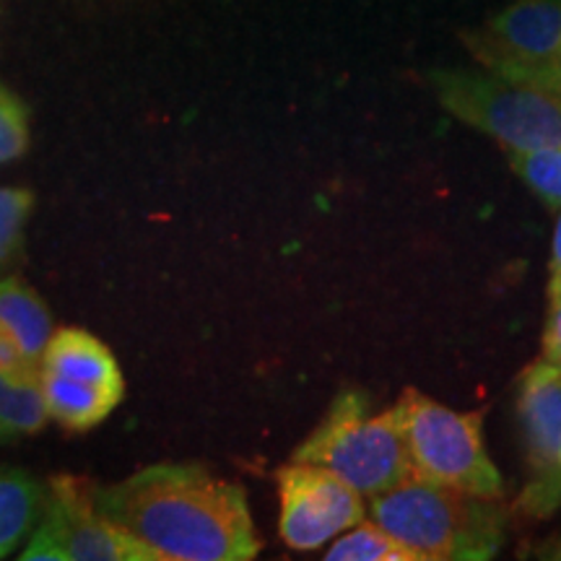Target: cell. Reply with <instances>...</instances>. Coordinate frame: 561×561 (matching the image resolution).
Segmentation results:
<instances>
[{
    "label": "cell",
    "instance_id": "6",
    "mask_svg": "<svg viewBox=\"0 0 561 561\" xmlns=\"http://www.w3.org/2000/svg\"><path fill=\"white\" fill-rule=\"evenodd\" d=\"M39 385L50 421L70 432L100 426L125 396L115 354L81 328H55L42 351Z\"/></svg>",
    "mask_w": 561,
    "mask_h": 561
},
{
    "label": "cell",
    "instance_id": "9",
    "mask_svg": "<svg viewBox=\"0 0 561 561\" xmlns=\"http://www.w3.org/2000/svg\"><path fill=\"white\" fill-rule=\"evenodd\" d=\"M528 481L515 510L533 520H546L561 510V371L549 362H536L517 385Z\"/></svg>",
    "mask_w": 561,
    "mask_h": 561
},
{
    "label": "cell",
    "instance_id": "4",
    "mask_svg": "<svg viewBox=\"0 0 561 561\" xmlns=\"http://www.w3.org/2000/svg\"><path fill=\"white\" fill-rule=\"evenodd\" d=\"M430 87L455 121L496 140L504 153L561 146V94L496 79L483 68H434Z\"/></svg>",
    "mask_w": 561,
    "mask_h": 561
},
{
    "label": "cell",
    "instance_id": "13",
    "mask_svg": "<svg viewBox=\"0 0 561 561\" xmlns=\"http://www.w3.org/2000/svg\"><path fill=\"white\" fill-rule=\"evenodd\" d=\"M50 421L37 375H11L0 369V442L30 437Z\"/></svg>",
    "mask_w": 561,
    "mask_h": 561
},
{
    "label": "cell",
    "instance_id": "1",
    "mask_svg": "<svg viewBox=\"0 0 561 561\" xmlns=\"http://www.w3.org/2000/svg\"><path fill=\"white\" fill-rule=\"evenodd\" d=\"M94 504L159 561H250L263 549L242 483L198 462H153L96 483Z\"/></svg>",
    "mask_w": 561,
    "mask_h": 561
},
{
    "label": "cell",
    "instance_id": "14",
    "mask_svg": "<svg viewBox=\"0 0 561 561\" xmlns=\"http://www.w3.org/2000/svg\"><path fill=\"white\" fill-rule=\"evenodd\" d=\"M328 561H421L416 551L398 541L392 533L375 523L371 517H362L341 536L333 538L328 551L322 553Z\"/></svg>",
    "mask_w": 561,
    "mask_h": 561
},
{
    "label": "cell",
    "instance_id": "19",
    "mask_svg": "<svg viewBox=\"0 0 561 561\" xmlns=\"http://www.w3.org/2000/svg\"><path fill=\"white\" fill-rule=\"evenodd\" d=\"M561 294V208L557 229H553V244H551V263H549V297Z\"/></svg>",
    "mask_w": 561,
    "mask_h": 561
},
{
    "label": "cell",
    "instance_id": "7",
    "mask_svg": "<svg viewBox=\"0 0 561 561\" xmlns=\"http://www.w3.org/2000/svg\"><path fill=\"white\" fill-rule=\"evenodd\" d=\"M45 502L30 533L24 561H159L151 549L117 528L94 504V481L58 473L47 479Z\"/></svg>",
    "mask_w": 561,
    "mask_h": 561
},
{
    "label": "cell",
    "instance_id": "17",
    "mask_svg": "<svg viewBox=\"0 0 561 561\" xmlns=\"http://www.w3.org/2000/svg\"><path fill=\"white\" fill-rule=\"evenodd\" d=\"M30 107L0 81V164L24 157L30 151Z\"/></svg>",
    "mask_w": 561,
    "mask_h": 561
},
{
    "label": "cell",
    "instance_id": "11",
    "mask_svg": "<svg viewBox=\"0 0 561 561\" xmlns=\"http://www.w3.org/2000/svg\"><path fill=\"white\" fill-rule=\"evenodd\" d=\"M53 331L45 299L21 276L0 278V333L37 367Z\"/></svg>",
    "mask_w": 561,
    "mask_h": 561
},
{
    "label": "cell",
    "instance_id": "18",
    "mask_svg": "<svg viewBox=\"0 0 561 561\" xmlns=\"http://www.w3.org/2000/svg\"><path fill=\"white\" fill-rule=\"evenodd\" d=\"M543 362L561 371V294L551 297L543 328Z\"/></svg>",
    "mask_w": 561,
    "mask_h": 561
},
{
    "label": "cell",
    "instance_id": "3",
    "mask_svg": "<svg viewBox=\"0 0 561 561\" xmlns=\"http://www.w3.org/2000/svg\"><path fill=\"white\" fill-rule=\"evenodd\" d=\"M291 460L328 468L364 500L413 476L396 409L369 413V398L359 390H346L335 398Z\"/></svg>",
    "mask_w": 561,
    "mask_h": 561
},
{
    "label": "cell",
    "instance_id": "12",
    "mask_svg": "<svg viewBox=\"0 0 561 561\" xmlns=\"http://www.w3.org/2000/svg\"><path fill=\"white\" fill-rule=\"evenodd\" d=\"M47 483L19 466H0V559L30 538L45 502Z\"/></svg>",
    "mask_w": 561,
    "mask_h": 561
},
{
    "label": "cell",
    "instance_id": "20",
    "mask_svg": "<svg viewBox=\"0 0 561 561\" xmlns=\"http://www.w3.org/2000/svg\"><path fill=\"white\" fill-rule=\"evenodd\" d=\"M546 557H549V559H559V561H561V541H559L557 546H553V549H551L549 553H546Z\"/></svg>",
    "mask_w": 561,
    "mask_h": 561
},
{
    "label": "cell",
    "instance_id": "10",
    "mask_svg": "<svg viewBox=\"0 0 561 561\" xmlns=\"http://www.w3.org/2000/svg\"><path fill=\"white\" fill-rule=\"evenodd\" d=\"M278 533L294 551H318L367 517L364 496L312 462L291 460L276 471Z\"/></svg>",
    "mask_w": 561,
    "mask_h": 561
},
{
    "label": "cell",
    "instance_id": "8",
    "mask_svg": "<svg viewBox=\"0 0 561 561\" xmlns=\"http://www.w3.org/2000/svg\"><path fill=\"white\" fill-rule=\"evenodd\" d=\"M462 42L496 79L561 94V0H515Z\"/></svg>",
    "mask_w": 561,
    "mask_h": 561
},
{
    "label": "cell",
    "instance_id": "2",
    "mask_svg": "<svg viewBox=\"0 0 561 561\" xmlns=\"http://www.w3.org/2000/svg\"><path fill=\"white\" fill-rule=\"evenodd\" d=\"M367 512L421 561H486L507 538L510 512L502 500L416 476L369 496Z\"/></svg>",
    "mask_w": 561,
    "mask_h": 561
},
{
    "label": "cell",
    "instance_id": "16",
    "mask_svg": "<svg viewBox=\"0 0 561 561\" xmlns=\"http://www.w3.org/2000/svg\"><path fill=\"white\" fill-rule=\"evenodd\" d=\"M510 167L546 206L561 208V146L541 151L507 153Z\"/></svg>",
    "mask_w": 561,
    "mask_h": 561
},
{
    "label": "cell",
    "instance_id": "15",
    "mask_svg": "<svg viewBox=\"0 0 561 561\" xmlns=\"http://www.w3.org/2000/svg\"><path fill=\"white\" fill-rule=\"evenodd\" d=\"M34 208L26 187H0V273L24 261V229Z\"/></svg>",
    "mask_w": 561,
    "mask_h": 561
},
{
    "label": "cell",
    "instance_id": "5",
    "mask_svg": "<svg viewBox=\"0 0 561 561\" xmlns=\"http://www.w3.org/2000/svg\"><path fill=\"white\" fill-rule=\"evenodd\" d=\"M392 409L416 479L502 500L504 479L483 442L481 411H455L413 388Z\"/></svg>",
    "mask_w": 561,
    "mask_h": 561
}]
</instances>
